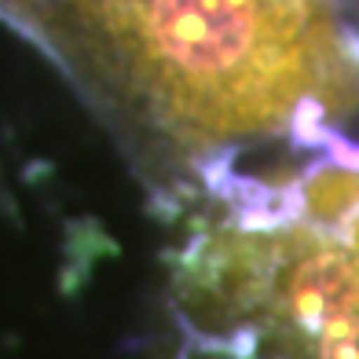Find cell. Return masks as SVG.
<instances>
[{
  "label": "cell",
  "mask_w": 359,
  "mask_h": 359,
  "mask_svg": "<svg viewBox=\"0 0 359 359\" xmlns=\"http://www.w3.org/2000/svg\"><path fill=\"white\" fill-rule=\"evenodd\" d=\"M172 213L359 125V0H0Z\"/></svg>",
  "instance_id": "cell-1"
},
{
  "label": "cell",
  "mask_w": 359,
  "mask_h": 359,
  "mask_svg": "<svg viewBox=\"0 0 359 359\" xmlns=\"http://www.w3.org/2000/svg\"><path fill=\"white\" fill-rule=\"evenodd\" d=\"M176 359H359V125L176 209Z\"/></svg>",
  "instance_id": "cell-2"
}]
</instances>
